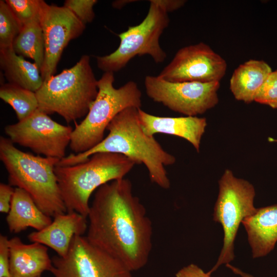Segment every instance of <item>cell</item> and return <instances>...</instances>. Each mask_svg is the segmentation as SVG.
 Segmentation results:
<instances>
[{"label": "cell", "mask_w": 277, "mask_h": 277, "mask_svg": "<svg viewBox=\"0 0 277 277\" xmlns=\"http://www.w3.org/2000/svg\"><path fill=\"white\" fill-rule=\"evenodd\" d=\"M226 267L231 269L234 273L240 275L241 277H253L252 275L242 271L230 264H227Z\"/></svg>", "instance_id": "4dcf8cb0"}, {"label": "cell", "mask_w": 277, "mask_h": 277, "mask_svg": "<svg viewBox=\"0 0 277 277\" xmlns=\"http://www.w3.org/2000/svg\"><path fill=\"white\" fill-rule=\"evenodd\" d=\"M149 2L148 12L143 21L117 34L120 43L116 50L108 55L96 56L100 69L104 72H117L136 56L149 55L157 64L165 60L167 54L160 44V38L169 25V18L152 0Z\"/></svg>", "instance_id": "ba28073f"}, {"label": "cell", "mask_w": 277, "mask_h": 277, "mask_svg": "<svg viewBox=\"0 0 277 277\" xmlns=\"http://www.w3.org/2000/svg\"><path fill=\"white\" fill-rule=\"evenodd\" d=\"M6 220L10 232L14 233L28 227L39 231L52 222L51 217L38 208L29 193L19 188H15Z\"/></svg>", "instance_id": "ac0fdd59"}, {"label": "cell", "mask_w": 277, "mask_h": 277, "mask_svg": "<svg viewBox=\"0 0 277 277\" xmlns=\"http://www.w3.org/2000/svg\"><path fill=\"white\" fill-rule=\"evenodd\" d=\"M0 277H11L10 272L9 239L0 235Z\"/></svg>", "instance_id": "4316f807"}, {"label": "cell", "mask_w": 277, "mask_h": 277, "mask_svg": "<svg viewBox=\"0 0 277 277\" xmlns=\"http://www.w3.org/2000/svg\"><path fill=\"white\" fill-rule=\"evenodd\" d=\"M254 259L268 254L277 242V204L257 208L242 222Z\"/></svg>", "instance_id": "2e32d148"}, {"label": "cell", "mask_w": 277, "mask_h": 277, "mask_svg": "<svg viewBox=\"0 0 277 277\" xmlns=\"http://www.w3.org/2000/svg\"><path fill=\"white\" fill-rule=\"evenodd\" d=\"M174 277H212L207 272L194 264H190L180 269Z\"/></svg>", "instance_id": "f1b7e54d"}, {"label": "cell", "mask_w": 277, "mask_h": 277, "mask_svg": "<svg viewBox=\"0 0 277 277\" xmlns=\"http://www.w3.org/2000/svg\"><path fill=\"white\" fill-rule=\"evenodd\" d=\"M22 28L5 1H0V49L12 47Z\"/></svg>", "instance_id": "603a6c76"}, {"label": "cell", "mask_w": 277, "mask_h": 277, "mask_svg": "<svg viewBox=\"0 0 277 277\" xmlns=\"http://www.w3.org/2000/svg\"><path fill=\"white\" fill-rule=\"evenodd\" d=\"M145 91L154 102L186 116H196L213 108L219 102L220 82L173 83L158 76L147 75Z\"/></svg>", "instance_id": "9c48e42d"}, {"label": "cell", "mask_w": 277, "mask_h": 277, "mask_svg": "<svg viewBox=\"0 0 277 277\" xmlns=\"http://www.w3.org/2000/svg\"><path fill=\"white\" fill-rule=\"evenodd\" d=\"M5 2L23 26L34 22L41 23L47 4L43 0H5Z\"/></svg>", "instance_id": "cb8c5ba5"}, {"label": "cell", "mask_w": 277, "mask_h": 277, "mask_svg": "<svg viewBox=\"0 0 277 277\" xmlns=\"http://www.w3.org/2000/svg\"><path fill=\"white\" fill-rule=\"evenodd\" d=\"M227 63L207 44L200 42L180 49L157 75L169 82H220Z\"/></svg>", "instance_id": "7c38bea8"}, {"label": "cell", "mask_w": 277, "mask_h": 277, "mask_svg": "<svg viewBox=\"0 0 277 277\" xmlns=\"http://www.w3.org/2000/svg\"><path fill=\"white\" fill-rule=\"evenodd\" d=\"M73 129L53 120L39 109L27 118L5 127L10 141L37 154L62 160L70 143Z\"/></svg>", "instance_id": "8fae6325"}, {"label": "cell", "mask_w": 277, "mask_h": 277, "mask_svg": "<svg viewBox=\"0 0 277 277\" xmlns=\"http://www.w3.org/2000/svg\"><path fill=\"white\" fill-rule=\"evenodd\" d=\"M138 109L131 107L120 112L108 126L109 133L100 143L85 152L65 156L57 165H76L98 152L120 153L136 164H143L152 183L163 189H169L170 182L165 167L174 164L176 159L166 151L154 136L144 132Z\"/></svg>", "instance_id": "7a4b0ae2"}, {"label": "cell", "mask_w": 277, "mask_h": 277, "mask_svg": "<svg viewBox=\"0 0 277 277\" xmlns=\"http://www.w3.org/2000/svg\"><path fill=\"white\" fill-rule=\"evenodd\" d=\"M97 81L90 56L83 55L74 66L43 82L35 92L38 109L56 113L68 123L85 117L97 95Z\"/></svg>", "instance_id": "5b68a950"}, {"label": "cell", "mask_w": 277, "mask_h": 277, "mask_svg": "<svg viewBox=\"0 0 277 277\" xmlns=\"http://www.w3.org/2000/svg\"><path fill=\"white\" fill-rule=\"evenodd\" d=\"M87 235L94 245L131 272L147 264L152 248V222L131 181L123 178L98 188L90 205Z\"/></svg>", "instance_id": "6da1fadb"}, {"label": "cell", "mask_w": 277, "mask_h": 277, "mask_svg": "<svg viewBox=\"0 0 277 277\" xmlns=\"http://www.w3.org/2000/svg\"><path fill=\"white\" fill-rule=\"evenodd\" d=\"M12 48L18 55L32 59L41 70L45 59V43L41 23L34 22L23 26Z\"/></svg>", "instance_id": "44dd1931"}, {"label": "cell", "mask_w": 277, "mask_h": 277, "mask_svg": "<svg viewBox=\"0 0 277 277\" xmlns=\"http://www.w3.org/2000/svg\"><path fill=\"white\" fill-rule=\"evenodd\" d=\"M271 72V67L264 61L249 60L234 70L230 90L236 100L250 103Z\"/></svg>", "instance_id": "d6986e66"}, {"label": "cell", "mask_w": 277, "mask_h": 277, "mask_svg": "<svg viewBox=\"0 0 277 277\" xmlns=\"http://www.w3.org/2000/svg\"><path fill=\"white\" fill-rule=\"evenodd\" d=\"M0 66L9 83L34 92L43 83L38 66L16 54L12 47L0 49Z\"/></svg>", "instance_id": "ffe728a7"}, {"label": "cell", "mask_w": 277, "mask_h": 277, "mask_svg": "<svg viewBox=\"0 0 277 277\" xmlns=\"http://www.w3.org/2000/svg\"><path fill=\"white\" fill-rule=\"evenodd\" d=\"M0 159L9 184L29 193L44 213L54 217L67 212L54 172L60 160L23 152L4 136L0 138Z\"/></svg>", "instance_id": "3957f363"}, {"label": "cell", "mask_w": 277, "mask_h": 277, "mask_svg": "<svg viewBox=\"0 0 277 277\" xmlns=\"http://www.w3.org/2000/svg\"><path fill=\"white\" fill-rule=\"evenodd\" d=\"M154 3L160 6L167 13L175 11L186 3L184 0H152Z\"/></svg>", "instance_id": "f546056e"}, {"label": "cell", "mask_w": 277, "mask_h": 277, "mask_svg": "<svg viewBox=\"0 0 277 277\" xmlns=\"http://www.w3.org/2000/svg\"><path fill=\"white\" fill-rule=\"evenodd\" d=\"M52 262L54 277H132L121 262L84 235H75L66 255L54 256Z\"/></svg>", "instance_id": "30bf717a"}, {"label": "cell", "mask_w": 277, "mask_h": 277, "mask_svg": "<svg viewBox=\"0 0 277 277\" xmlns=\"http://www.w3.org/2000/svg\"><path fill=\"white\" fill-rule=\"evenodd\" d=\"M114 73L104 72L97 81L98 93L85 118L76 125L70 147L76 154L85 152L100 143L112 120L125 109L141 108L142 92L137 84L129 81L114 87Z\"/></svg>", "instance_id": "8992f818"}, {"label": "cell", "mask_w": 277, "mask_h": 277, "mask_svg": "<svg viewBox=\"0 0 277 277\" xmlns=\"http://www.w3.org/2000/svg\"><path fill=\"white\" fill-rule=\"evenodd\" d=\"M14 189L9 184H0V212L8 213L11 206V201L14 192Z\"/></svg>", "instance_id": "83f0119b"}, {"label": "cell", "mask_w": 277, "mask_h": 277, "mask_svg": "<svg viewBox=\"0 0 277 277\" xmlns=\"http://www.w3.org/2000/svg\"><path fill=\"white\" fill-rule=\"evenodd\" d=\"M139 119L144 132L154 136L157 133L177 136L188 141L200 151L202 137L207 126L206 118L197 116L164 117L149 114L138 109Z\"/></svg>", "instance_id": "9a60e30c"}, {"label": "cell", "mask_w": 277, "mask_h": 277, "mask_svg": "<svg viewBox=\"0 0 277 277\" xmlns=\"http://www.w3.org/2000/svg\"><path fill=\"white\" fill-rule=\"evenodd\" d=\"M0 97L12 107L18 121L27 118L38 108L35 92L11 83L1 85Z\"/></svg>", "instance_id": "7402d4cb"}, {"label": "cell", "mask_w": 277, "mask_h": 277, "mask_svg": "<svg viewBox=\"0 0 277 277\" xmlns=\"http://www.w3.org/2000/svg\"><path fill=\"white\" fill-rule=\"evenodd\" d=\"M135 165L123 154L110 152L94 153L74 165H56L54 172L67 211L87 218L92 193L107 183L125 178Z\"/></svg>", "instance_id": "277c9868"}, {"label": "cell", "mask_w": 277, "mask_h": 277, "mask_svg": "<svg viewBox=\"0 0 277 277\" xmlns=\"http://www.w3.org/2000/svg\"><path fill=\"white\" fill-rule=\"evenodd\" d=\"M96 0H66L63 6L70 10L85 25L91 23L95 16L94 6Z\"/></svg>", "instance_id": "484cf974"}, {"label": "cell", "mask_w": 277, "mask_h": 277, "mask_svg": "<svg viewBox=\"0 0 277 277\" xmlns=\"http://www.w3.org/2000/svg\"><path fill=\"white\" fill-rule=\"evenodd\" d=\"M86 217L75 211L56 214L52 223L39 231L32 232L28 238L54 250L60 256L66 255L75 235H83L87 232Z\"/></svg>", "instance_id": "5bb4252c"}, {"label": "cell", "mask_w": 277, "mask_h": 277, "mask_svg": "<svg viewBox=\"0 0 277 277\" xmlns=\"http://www.w3.org/2000/svg\"><path fill=\"white\" fill-rule=\"evenodd\" d=\"M134 2L135 1L131 0H119L115 1L112 3V6L116 9H120L124 7L125 6L131 2Z\"/></svg>", "instance_id": "1f68e13d"}, {"label": "cell", "mask_w": 277, "mask_h": 277, "mask_svg": "<svg viewBox=\"0 0 277 277\" xmlns=\"http://www.w3.org/2000/svg\"><path fill=\"white\" fill-rule=\"evenodd\" d=\"M41 25L45 43V59L41 70L44 81L54 75L57 64L69 42L79 37L86 25L64 6L46 4Z\"/></svg>", "instance_id": "4fadbf2b"}, {"label": "cell", "mask_w": 277, "mask_h": 277, "mask_svg": "<svg viewBox=\"0 0 277 277\" xmlns=\"http://www.w3.org/2000/svg\"><path fill=\"white\" fill-rule=\"evenodd\" d=\"M254 101L277 108V70L268 75L256 93Z\"/></svg>", "instance_id": "d4e9b609"}, {"label": "cell", "mask_w": 277, "mask_h": 277, "mask_svg": "<svg viewBox=\"0 0 277 277\" xmlns=\"http://www.w3.org/2000/svg\"><path fill=\"white\" fill-rule=\"evenodd\" d=\"M37 277H41V276H37Z\"/></svg>", "instance_id": "d6a6232c"}, {"label": "cell", "mask_w": 277, "mask_h": 277, "mask_svg": "<svg viewBox=\"0 0 277 277\" xmlns=\"http://www.w3.org/2000/svg\"><path fill=\"white\" fill-rule=\"evenodd\" d=\"M11 277H37L50 271L52 262L46 246L38 243H24L14 236L9 239Z\"/></svg>", "instance_id": "e0dca14e"}, {"label": "cell", "mask_w": 277, "mask_h": 277, "mask_svg": "<svg viewBox=\"0 0 277 277\" xmlns=\"http://www.w3.org/2000/svg\"><path fill=\"white\" fill-rule=\"evenodd\" d=\"M219 185L213 220L222 227L223 244L215 264L207 272L209 274L220 266L229 264L234 259V242L239 227L257 209L254 205L255 191L253 185L235 177L230 169L225 170L219 181Z\"/></svg>", "instance_id": "52a82bcc"}]
</instances>
